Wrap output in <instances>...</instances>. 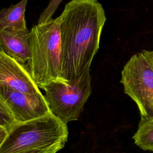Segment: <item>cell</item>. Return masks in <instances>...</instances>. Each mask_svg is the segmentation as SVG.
<instances>
[{
    "label": "cell",
    "instance_id": "4fadbf2b",
    "mask_svg": "<svg viewBox=\"0 0 153 153\" xmlns=\"http://www.w3.org/2000/svg\"><path fill=\"white\" fill-rule=\"evenodd\" d=\"M7 132H8L7 129L0 125V145L5 139L7 134Z\"/></svg>",
    "mask_w": 153,
    "mask_h": 153
},
{
    "label": "cell",
    "instance_id": "3957f363",
    "mask_svg": "<svg viewBox=\"0 0 153 153\" xmlns=\"http://www.w3.org/2000/svg\"><path fill=\"white\" fill-rule=\"evenodd\" d=\"M29 44L30 59L27 67L38 87L53 81H66L62 75L59 17L33 26Z\"/></svg>",
    "mask_w": 153,
    "mask_h": 153
},
{
    "label": "cell",
    "instance_id": "277c9868",
    "mask_svg": "<svg viewBox=\"0 0 153 153\" xmlns=\"http://www.w3.org/2000/svg\"><path fill=\"white\" fill-rule=\"evenodd\" d=\"M39 88L44 91L53 115L66 124L78 120L91 93L90 71L69 81H53Z\"/></svg>",
    "mask_w": 153,
    "mask_h": 153
},
{
    "label": "cell",
    "instance_id": "52a82bcc",
    "mask_svg": "<svg viewBox=\"0 0 153 153\" xmlns=\"http://www.w3.org/2000/svg\"><path fill=\"white\" fill-rule=\"evenodd\" d=\"M0 85L27 94L42 93L28 67L3 51L0 53Z\"/></svg>",
    "mask_w": 153,
    "mask_h": 153
},
{
    "label": "cell",
    "instance_id": "ba28073f",
    "mask_svg": "<svg viewBox=\"0 0 153 153\" xmlns=\"http://www.w3.org/2000/svg\"><path fill=\"white\" fill-rule=\"evenodd\" d=\"M30 31H0V45L5 54L19 62L25 64L30 59Z\"/></svg>",
    "mask_w": 153,
    "mask_h": 153
},
{
    "label": "cell",
    "instance_id": "8992f818",
    "mask_svg": "<svg viewBox=\"0 0 153 153\" xmlns=\"http://www.w3.org/2000/svg\"><path fill=\"white\" fill-rule=\"evenodd\" d=\"M0 100L8 108L16 122L31 120L50 112L42 93L27 94L0 85Z\"/></svg>",
    "mask_w": 153,
    "mask_h": 153
},
{
    "label": "cell",
    "instance_id": "8fae6325",
    "mask_svg": "<svg viewBox=\"0 0 153 153\" xmlns=\"http://www.w3.org/2000/svg\"><path fill=\"white\" fill-rule=\"evenodd\" d=\"M63 0H50L47 7L41 13L38 20V24L48 22L52 19V16Z\"/></svg>",
    "mask_w": 153,
    "mask_h": 153
},
{
    "label": "cell",
    "instance_id": "30bf717a",
    "mask_svg": "<svg viewBox=\"0 0 153 153\" xmlns=\"http://www.w3.org/2000/svg\"><path fill=\"white\" fill-rule=\"evenodd\" d=\"M133 139L140 149L153 151V117H141Z\"/></svg>",
    "mask_w": 153,
    "mask_h": 153
},
{
    "label": "cell",
    "instance_id": "5b68a950",
    "mask_svg": "<svg viewBox=\"0 0 153 153\" xmlns=\"http://www.w3.org/2000/svg\"><path fill=\"white\" fill-rule=\"evenodd\" d=\"M121 83L141 117H153V50H143L130 57L121 71Z\"/></svg>",
    "mask_w": 153,
    "mask_h": 153
},
{
    "label": "cell",
    "instance_id": "9c48e42d",
    "mask_svg": "<svg viewBox=\"0 0 153 153\" xmlns=\"http://www.w3.org/2000/svg\"><path fill=\"white\" fill-rule=\"evenodd\" d=\"M28 0H21L15 5L0 10V31L28 30L25 20V11Z\"/></svg>",
    "mask_w": 153,
    "mask_h": 153
},
{
    "label": "cell",
    "instance_id": "6da1fadb",
    "mask_svg": "<svg viewBox=\"0 0 153 153\" xmlns=\"http://www.w3.org/2000/svg\"><path fill=\"white\" fill-rule=\"evenodd\" d=\"M59 17L62 75L69 81L90 71L106 17L97 0H71Z\"/></svg>",
    "mask_w": 153,
    "mask_h": 153
},
{
    "label": "cell",
    "instance_id": "7c38bea8",
    "mask_svg": "<svg viewBox=\"0 0 153 153\" xmlns=\"http://www.w3.org/2000/svg\"><path fill=\"white\" fill-rule=\"evenodd\" d=\"M16 122L8 108L0 100V125L8 130Z\"/></svg>",
    "mask_w": 153,
    "mask_h": 153
},
{
    "label": "cell",
    "instance_id": "5bb4252c",
    "mask_svg": "<svg viewBox=\"0 0 153 153\" xmlns=\"http://www.w3.org/2000/svg\"><path fill=\"white\" fill-rule=\"evenodd\" d=\"M2 51V50H1V45H0V53Z\"/></svg>",
    "mask_w": 153,
    "mask_h": 153
},
{
    "label": "cell",
    "instance_id": "7a4b0ae2",
    "mask_svg": "<svg viewBox=\"0 0 153 153\" xmlns=\"http://www.w3.org/2000/svg\"><path fill=\"white\" fill-rule=\"evenodd\" d=\"M68 134L67 124L49 112L16 122L0 145V153H57L65 147Z\"/></svg>",
    "mask_w": 153,
    "mask_h": 153
}]
</instances>
